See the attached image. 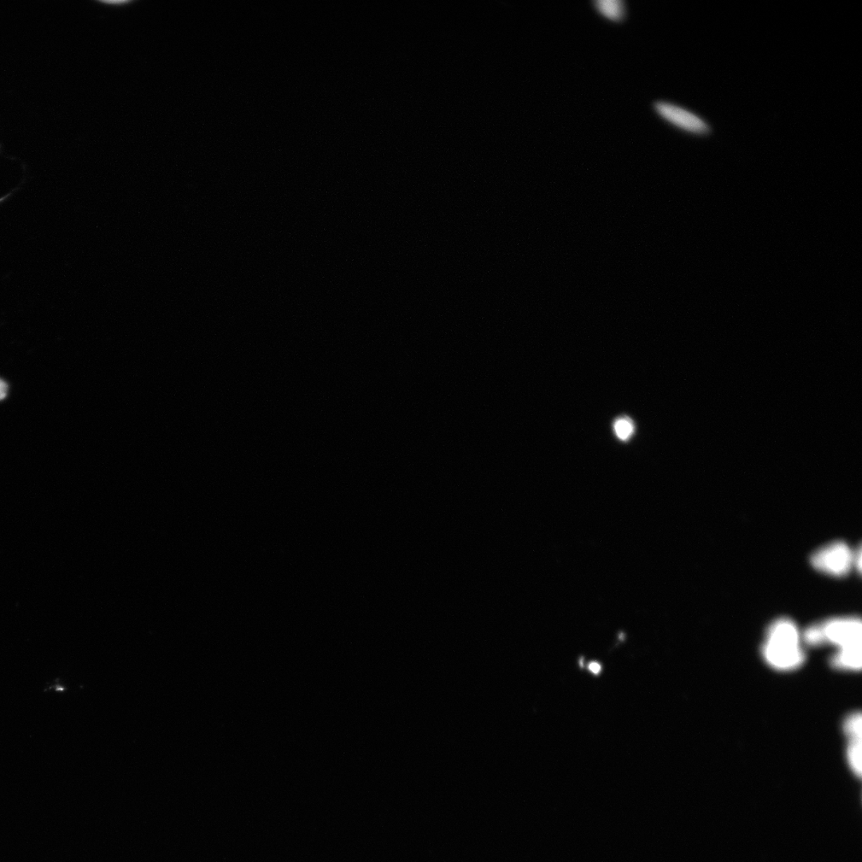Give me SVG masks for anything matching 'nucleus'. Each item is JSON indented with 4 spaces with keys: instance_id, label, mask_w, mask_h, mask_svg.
Masks as SVG:
<instances>
[{
    "instance_id": "20e7f679",
    "label": "nucleus",
    "mask_w": 862,
    "mask_h": 862,
    "mask_svg": "<svg viewBox=\"0 0 862 862\" xmlns=\"http://www.w3.org/2000/svg\"><path fill=\"white\" fill-rule=\"evenodd\" d=\"M653 108L660 118L686 132L697 136H706L711 131L710 126L700 117L677 105L658 101L654 103Z\"/></svg>"
},
{
    "instance_id": "9b49d317",
    "label": "nucleus",
    "mask_w": 862,
    "mask_h": 862,
    "mask_svg": "<svg viewBox=\"0 0 862 862\" xmlns=\"http://www.w3.org/2000/svg\"><path fill=\"white\" fill-rule=\"evenodd\" d=\"M8 385L2 379H0V401H3L8 396Z\"/></svg>"
},
{
    "instance_id": "39448f33",
    "label": "nucleus",
    "mask_w": 862,
    "mask_h": 862,
    "mask_svg": "<svg viewBox=\"0 0 862 862\" xmlns=\"http://www.w3.org/2000/svg\"><path fill=\"white\" fill-rule=\"evenodd\" d=\"M830 664L838 670H860L861 667V646L838 649L832 656Z\"/></svg>"
},
{
    "instance_id": "423d86ee",
    "label": "nucleus",
    "mask_w": 862,
    "mask_h": 862,
    "mask_svg": "<svg viewBox=\"0 0 862 862\" xmlns=\"http://www.w3.org/2000/svg\"><path fill=\"white\" fill-rule=\"evenodd\" d=\"M592 5L598 13L609 20L620 22L625 19L627 7L624 0H596L592 1Z\"/></svg>"
},
{
    "instance_id": "0eeeda50",
    "label": "nucleus",
    "mask_w": 862,
    "mask_h": 862,
    "mask_svg": "<svg viewBox=\"0 0 862 862\" xmlns=\"http://www.w3.org/2000/svg\"><path fill=\"white\" fill-rule=\"evenodd\" d=\"M847 760L850 768L861 776V738H850L847 748Z\"/></svg>"
},
{
    "instance_id": "9d476101",
    "label": "nucleus",
    "mask_w": 862,
    "mask_h": 862,
    "mask_svg": "<svg viewBox=\"0 0 862 862\" xmlns=\"http://www.w3.org/2000/svg\"><path fill=\"white\" fill-rule=\"evenodd\" d=\"M614 428L615 433L621 440L629 439L634 430L632 421L627 418L618 419L615 422Z\"/></svg>"
},
{
    "instance_id": "f03ea898",
    "label": "nucleus",
    "mask_w": 862,
    "mask_h": 862,
    "mask_svg": "<svg viewBox=\"0 0 862 862\" xmlns=\"http://www.w3.org/2000/svg\"><path fill=\"white\" fill-rule=\"evenodd\" d=\"M854 562V554L842 542L826 544L811 556V564L816 570L836 577L847 574Z\"/></svg>"
},
{
    "instance_id": "f8f14e48",
    "label": "nucleus",
    "mask_w": 862,
    "mask_h": 862,
    "mask_svg": "<svg viewBox=\"0 0 862 862\" xmlns=\"http://www.w3.org/2000/svg\"><path fill=\"white\" fill-rule=\"evenodd\" d=\"M589 670L591 672L595 674V675H598V674H599L601 671V666L599 662H592L589 666Z\"/></svg>"
},
{
    "instance_id": "7ed1b4c3",
    "label": "nucleus",
    "mask_w": 862,
    "mask_h": 862,
    "mask_svg": "<svg viewBox=\"0 0 862 862\" xmlns=\"http://www.w3.org/2000/svg\"><path fill=\"white\" fill-rule=\"evenodd\" d=\"M822 625L825 644L830 643L838 649L861 646L862 625L855 618H837Z\"/></svg>"
},
{
    "instance_id": "6e6552de",
    "label": "nucleus",
    "mask_w": 862,
    "mask_h": 862,
    "mask_svg": "<svg viewBox=\"0 0 862 862\" xmlns=\"http://www.w3.org/2000/svg\"><path fill=\"white\" fill-rule=\"evenodd\" d=\"M844 731L850 738H861V714L854 713L845 720Z\"/></svg>"
},
{
    "instance_id": "f257e3e1",
    "label": "nucleus",
    "mask_w": 862,
    "mask_h": 862,
    "mask_svg": "<svg viewBox=\"0 0 862 862\" xmlns=\"http://www.w3.org/2000/svg\"><path fill=\"white\" fill-rule=\"evenodd\" d=\"M762 653L767 664L778 671H792L803 665L806 655L799 629L792 620L782 618L772 623Z\"/></svg>"
},
{
    "instance_id": "1a4fd4ad",
    "label": "nucleus",
    "mask_w": 862,
    "mask_h": 862,
    "mask_svg": "<svg viewBox=\"0 0 862 862\" xmlns=\"http://www.w3.org/2000/svg\"><path fill=\"white\" fill-rule=\"evenodd\" d=\"M806 643L812 646H819L825 644L823 632L821 624L812 625L806 630L803 636Z\"/></svg>"
}]
</instances>
